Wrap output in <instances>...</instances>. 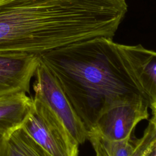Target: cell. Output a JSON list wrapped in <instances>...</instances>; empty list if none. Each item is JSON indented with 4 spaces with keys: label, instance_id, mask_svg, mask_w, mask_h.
<instances>
[{
    "label": "cell",
    "instance_id": "1",
    "mask_svg": "<svg viewBox=\"0 0 156 156\" xmlns=\"http://www.w3.org/2000/svg\"><path fill=\"white\" fill-rule=\"evenodd\" d=\"M154 51L100 37L40 55L55 77L88 135L100 115L119 103L144 101L154 111L141 81L144 64Z\"/></svg>",
    "mask_w": 156,
    "mask_h": 156
},
{
    "label": "cell",
    "instance_id": "2",
    "mask_svg": "<svg viewBox=\"0 0 156 156\" xmlns=\"http://www.w3.org/2000/svg\"><path fill=\"white\" fill-rule=\"evenodd\" d=\"M22 128L51 156H78V143L48 106L35 98Z\"/></svg>",
    "mask_w": 156,
    "mask_h": 156
},
{
    "label": "cell",
    "instance_id": "3",
    "mask_svg": "<svg viewBox=\"0 0 156 156\" xmlns=\"http://www.w3.org/2000/svg\"><path fill=\"white\" fill-rule=\"evenodd\" d=\"M34 76V98L48 106L79 145L83 144L88 140V133L83 123L55 77L40 59Z\"/></svg>",
    "mask_w": 156,
    "mask_h": 156
},
{
    "label": "cell",
    "instance_id": "4",
    "mask_svg": "<svg viewBox=\"0 0 156 156\" xmlns=\"http://www.w3.org/2000/svg\"><path fill=\"white\" fill-rule=\"evenodd\" d=\"M148 108L149 103L142 100L116 104L100 115L90 133L108 140L130 138L136 124L148 118Z\"/></svg>",
    "mask_w": 156,
    "mask_h": 156
},
{
    "label": "cell",
    "instance_id": "5",
    "mask_svg": "<svg viewBox=\"0 0 156 156\" xmlns=\"http://www.w3.org/2000/svg\"><path fill=\"white\" fill-rule=\"evenodd\" d=\"M40 62V55L17 54L0 55V96L29 93L30 83Z\"/></svg>",
    "mask_w": 156,
    "mask_h": 156
},
{
    "label": "cell",
    "instance_id": "6",
    "mask_svg": "<svg viewBox=\"0 0 156 156\" xmlns=\"http://www.w3.org/2000/svg\"><path fill=\"white\" fill-rule=\"evenodd\" d=\"M32 105V98L26 93L0 96V134L7 138L21 127Z\"/></svg>",
    "mask_w": 156,
    "mask_h": 156
},
{
    "label": "cell",
    "instance_id": "7",
    "mask_svg": "<svg viewBox=\"0 0 156 156\" xmlns=\"http://www.w3.org/2000/svg\"><path fill=\"white\" fill-rule=\"evenodd\" d=\"M5 156H51L21 127L6 138Z\"/></svg>",
    "mask_w": 156,
    "mask_h": 156
},
{
    "label": "cell",
    "instance_id": "8",
    "mask_svg": "<svg viewBox=\"0 0 156 156\" xmlns=\"http://www.w3.org/2000/svg\"><path fill=\"white\" fill-rule=\"evenodd\" d=\"M143 87L149 96L154 111H156V55L144 65L141 73Z\"/></svg>",
    "mask_w": 156,
    "mask_h": 156
},
{
    "label": "cell",
    "instance_id": "9",
    "mask_svg": "<svg viewBox=\"0 0 156 156\" xmlns=\"http://www.w3.org/2000/svg\"><path fill=\"white\" fill-rule=\"evenodd\" d=\"M143 136L133 143L131 156H144L156 144V113H152Z\"/></svg>",
    "mask_w": 156,
    "mask_h": 156
},
{
    "label": "cell",
    "instance_id": "10",
    "mask_svg": "<svg viewBox=\"0 0 156 156\" xmlns=\"http://www.w3.org/2000/svg\"><path fill=\"white\" fill-rule=\"evenodd\" d=\"M98 136L108 156H131L134 146L130 137L120 140H108Z\"/></svg>",
    "mask_w": 156,
    "mask_h": 156
},
{
    "label": "cell",
    "instance_id": "11",
    "mask_svg": "<svg viewBox=\"0 0 156 156\" xmlns=\"http://www.w3.org/2000/svg\"><path fill=\"white\" fill-rule=\"evenodd\" d=\"M88 140L90 141L93 147L96 156H108L107 151L102 146L99 138L96 134H89L88 135Z\"/></svg>",
    "mask_w": 156,
    "mask_h": 156
},
{
    "label": "cell",
    "instance_id": "12",
    "mask_svg": "<svg viewBox=\"0 0 156 156\" xmlns=\"http://www.w3.org/2000/svg\"><path fill=\"white\" fill-rule=\"evenodd\" d=\"M6 138L0 134V156H5Z\"/></svg>",
    "mask_w": 156,
    "mask_h": 156
},
{
    "label": "cell",
    "instance_id": "13",
    "mask_svg": "<svg viewBox=\"0 0 156 156\" xmlns=\"http://www.w3.org/2000/svg\"><path fill=\"white\" fill-rule=\"evenodd\" d=\"M144 156H156V144L153 146Z\"/></svg>",
    "mask_w": 156,
    "mask_h": 156
}]
</instances>
